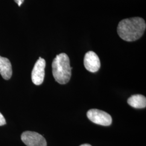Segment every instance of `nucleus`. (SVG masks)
<instances>
[{
    "mask_svg": "<svg viewBox=\"0 0 146 146\" xmlns=\"http://www.w3.org/2000/svg\"><path fill=\"white\" fill-rule=\"evenodd\" d=\"M146 28V22L143 19L134 17L120 21L117 26V32L122 40L133 42L142 36Z\"/></svg>",
    "mask_w": 146,
    "mask_h": 146,
    "instance_id": "f257e3e1",
    "label": "nucleus"
},
{
    "mask_svg": "<svg viewBox=\"0 0 146 146\" xmlns=\"http://www.w3.org/2000/svg\"><path fill=\"white\" fill-rule=\"evenodd\" d=\"M127 102L133 108L137 109L144 108L146 107V97L140 94L134 95L128 99Z\"/></svg>",
    "mask_w": 146,
    "mask_h": 146,
    "instance_id": "6e6552de",
    "label": "nucleus"
},
{
    "mask_svg": "<svg viewBox=\"0 0 146 146\" xmlns=\"http://www.w3.org/2000/svg\"><path fill=\"white\" fill-rule=\"evenodd\" d=\"M45 60L40 57L35 63L31 72V80L35 84L38 86L43 83L45 75Z\"/></svg>",
    "mask_w": 146,
    "mask_h": 146,
    "instance_id": "39448f33",
    "label": "nucleus"
},
{
    "mask_svg": "<svg viewBox=\"0 0 146 146\" xmlns=\"http://www.w3.org/2000/svg\"><path fill=\"white\" fill-rule=\"evenodd\" d=\"M21 140L27 146H47V142L44 137L35 131L23 132L21 135Z\"/></svg>",
    "mask_w": 146,
    "mask_h": 146,
    "instance_id": "20e7f679",
    "label": "nucleus"
},
{
    "mask_svg": "<svg viewBox=\"0 0 146 146\" xmlns=\"http://www.w3.org/2000/svg\"><path fill=\"white\" fill-rule=\"evenodd\" d=\"M6 124L5 118L3 115L0 113V126L5 125Z\"/></svg>",
    "mask_w": 146,
    "mask_h": 146,
    "instance_id": "1a4fd4ad",
    "label": "nucleus"
},
{
    "mask_svg": "<svg viewBox=\"0 0 146 146\" xmlns=\"http://www.w3.org/2000/svg\"><path fill=\"white\" fill-rule=\"evenodd\" d=\"M12 73V67L9 59L0 56V74L2 78L5 80L10 79Z\"/></svg>",
    "mask_w": 146,
    "mask_h": 146,
    "instance_id": "0eeeda50",
    "label": "nucleus"
},
{
    "mask_svg": "<svg viewBox=\"0 0 146 146\" xmlns=\"http://www.w3.org/2000/svg\"><path fill=\"white\" fill-rule=\"evenodd\" d=\"M25 0H14V1L17 4V5H19V7H20L22 4L23 3Z\"/></svg>",
    "mask_w": 146,
    "mask_h": 146,
    "instance_id": "9d476101",
    "label": "nucleus"
},
{
    "mask_svg": "<svg viewBox=\"0 0 146 146\" xmlns=\"http://www.w3.org/2000/svg\"><path fill=\"white\" fill-rule=\"evenodd\" d=\"M84 66L90 72H98L101 67V63L98 55L93 51L86 52L84 58Z\"/></svg>",
    "mask_w": 146,
    "mask_h": 146,
    "instance_id": "423d86ee",
    "label": "nucleus"
},
{
    "mask_svg": "<svg viewBox=\"0 0 146 146\" xmlns=\"http://www.w3.org/2000/svg\"><path fill=\"white\" fill-rule=\"evenodd\" d=\"M92 146L90 145L89 144H83V145H81V146Z\"/></svg>",
    "mask_w": 146,
    "mask_h": 146,
    "instance_id": "9b49d317",
    "label": "nucleus"
},
{
    "mask_svg": "<svg viewBox=\"0 0 146 146\" xmlns=\"http://www.w3.org/2000/svg\"><path fill=\"white\" fill-rule=\"evenodd\" d=\"M87 116L92 122L99 125L108 126L111 124V116L104 111L97 109L89 110Z\"/></svg>",
    "mask_w": 146,
    "mask_h": 146,
    "instance_id": "7ed1b4c3",
    "label": "nucleus"
},
{
    "mask_svg": "<svg viewBox=\"0 0 146 146\" xmlns=\"http://www.w3.org/2000/svg\"><path fill=\"white\" fill-rule=\"evenodd\" d=\"M73 69L70 65V60L66 53L56 55L52 62V72L55 81L58 84H64L69 81Z\"/></svg>",
    "mask_w": 146,
    "mask_h": 146,
    "instance_id": "f03ea898",
    "label": "nucleus"
}]
</instances>
